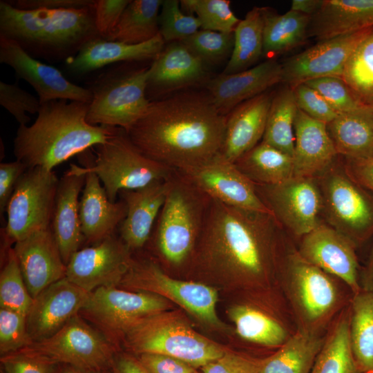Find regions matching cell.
<instances>
[{"mask_svg": "<svg viewBox=\"0 0 373 373\" xmlns=\"http://www.w3.org/2000/svg\"><path fill=\"white\" fill-rule=\"evenodd\" d=\"M226 119L209 93L182 92L151 101L126 133L148 157L185 171L221 155Z\"/></svg>", "mask_w": 373, "mask_h": 373, "instance_id": "1", "label": "cell"}, {"mask_svg": "<svg viewBox=\"0 0 373 373\" xmlns=\"http://www.w3.org/2000/svg\"><path fill=\"white\" fill-rule=\"evenodd\" d=\"M279 226L273 215L212 198L193 257L207 271L242 283H263L279 269Z\"/></svg>", "mask_w": 373, "mask_h": 373, "instance_id": "2", "label": "cell"}, {"mask_svg": "<svg viewBox=\"0 0 373 373\" xmlns=\"http://www.w3.org/2000/svg\"><path fill=\"white\" fill-rule=\"evenodd\" d=\"M88 105L66 99L41 104L34 123L17 128L13 140L16 160L27 169L53 171L75 155L104 143L117 127L88 123Z\"/></svg>", "mask_w": 373, "mask_h": 373, "instance_id": "3", "label": "cell"}, {"mask_svg": "<svg viewBox=\"0 0 373 373\" xmlns=\"http://www.w3.org/2000/svg\"><path fill=\"white\" fill-rule=\"evenodd\" d=\"M95 6L21 10L1 0L0 36L16 41L37 59L66 61L86 42L101 37L95 25Z\"/></svg>", "mask_w": 373, "mask_h": 373, "instance_id": "4", "label": "cell"}, {"mask_svg": "<svg viewBox=\"0 0 373 373\" xmlns=\"http://www.w3.org/2000/svg\"><path fill=\"white\" fill-rule=\"evenodd\" d=\"M211 199L184 173L173 171L151 236L167 265L180 267L194 256Z\"/></svg>", "mask_w": 373, "mask_h": 373, "instance_id": "5", "label": "cell"}, {"mask_svg": "<svg viewBox=\"0 0 373 373\" xmlns=\"http://www.w3.org/2000/svg\"><path fill=\"white\" fill-rule=\"evenodd\" d=\"M122 339L126 348L133 355H166L195 369L202 368L227 352L196 332L178 316L165 311L135 323Z\"/></svg>", "mask_w": 373, "mask_h": 373, "instance_id": "6", "label": "cell"}, {"mask_svg": "<svg viewBox=\"0 0 373 373\" xmlns=\"http://www.w3.org/2000/svg\"><path fill=\"white\" fill-rule=\"evenodd\" d=\"M149 66L108 68L90 84L93 98L86 121L91 125L118 127L127 132L150 104L146 96Z\"/></svg>", "mask_w": 373, "mask_h": 373, "instance_id": "7", "label": "cell"}, {"mask_svg": "<svg viewBox=\"0 0 373 373\" xmlns=\"http://www.w3.org/2000/svg\"><path fill=\"white\" fill-rule=\"evenodd\" d=\"M278 271L300 329L318 332L341 305L336 278L309 263L295 250L280 260Z\"/></svg>", "mask_w": 373, "mask_h": 373, "instance_id": "8", "label": "cell"}, {"mask_svg": "<svg viewBox=\"0 0 373 373\" xmlns=\"http://www.w3.org/2000/svg\"><path fill=\"white\" fill-rule=\"evenodd\" d=\"M95 147L96 156L84 167L99 178L111 202L122 191L167 180L175 171L144 155L118 127L104 143Z\"/></svg>", "mask_w": 373, "mask_h": 373, "instance_id": "9", "label": "cell"}, {"mask_svg": "<svg viewBox=\"0 0 373 373\" xmlns=\"http://www.w3.org/2000/svg\"><path fill=\"white\" fill-rule=\"evenodd\" d=\"M322 213L329 225L356 247L373 236V192L356 182L345 165L336 162L316 178Z\"/></svg>", "mask_w": 373, "mask_h": 373, "instance_id": "10", "label": "cell"}, {"mask_svg": "<svg viewBox=\"0 0 373 373\" xmlns=\"http://www.w3.org/2000/svg\"><path fill=\"white\" fill-rule=\"evenodd\" d=\"M59 180L53 171L41 168L28 169L21 175L6 209L7 245L50 227Z\"/></svg>", "mask_w": 373, "mask_h": 373, "instance_id": "11", "label": "cell"}, {"mask_svg": "<svg viewBox=\"0 0 373 373\" xmlns=\"http://www.w3.org/2000/svg\"><path fill=\"white\" fill-rule=\"evenodd\" d=\"M168 308V300L153 293L101 287L90 292L79 315L115 346L135 323Z\"/></svg>", "mask_w": 373, "mask_h": 373, "instance_id": "12", "label": "cell"}, {"mask_svg": "<svg viewBox=\"0 0 373 373\" xmlns=\"http://www.w3.org/2000/svg\"><path fill=\"white\" fill-rule=\"evenodd\" d=\"M119 285L160 295L178 304L204 323L222 326L216 313L218 296L215 289L202 283L173 278L153 260H136L132 258Z\"/></svg>", "mask_w": 373, "mask_h": 373, "instance_id": "13", "label": "cell"}, {"mask_svg": "<svg viewBox=\"0 0 373 373\" xmlns=\"http://www.w3.org/2000/svg\"><path fill=\"white\" fill-rule=\"evenodd\" d=\"M29 347L57 363L95 370H111L117 354L116 347L79 314Z\"/></svg>", "mask_w": 373, "mask_h": 373, "instance_id": "14", "label": "cell"}, {"mask_svg": "<svg viewBox=\"0 0 373 373\" xmlns=\"http://www.w3.org/2000/svg\"><path fill=\"white\" fill-rule=\"evenodd\" d=\"M255 186L280 225L294 236L303 237L321 222L322 195L316 178L293 176L276 184Z\"/></svg>", "mask_w": 373, "mask_h": 373, "instance_id": "15", "label": "cell"}, {"mask_svg": "<svg viewBox=\"0 0 373 373\" xmlns=\"http://www.w3.org/2000/svg\"><path fill=\"white\" fill-rule=\"evenodd\" d=\"M131 260V251L114 234L74 253L66 278L89 293L101 287H117Z\"/></svg>", "mask_w": 373, "mask_h": 373, "instance_id": "16", "label": "cell"}, {"mask_svg": "<svg viewBox=\"0 0 373 373\" xmlns=\"http://www.w3.org/2000/svg\"><path fill=\"white\" fill-rule=\"evenodd\" d=\"M356 245L328 224L320 222L302 237L298 252L309 263L341 280L352 294L360 286Z\"/></svg>", "mask_w": 373, "mask_h": 373, "instance_id": "17", "label": "cell"}, {"mask_svg": "<svg viewBox=\"0 0 373 373\" xmlns=\"http://www.w3.org/2000/svg\"><path fill=\"white\" fill-rule=\"evenodd\" d=\"M319 41L282 64V82L291 88L324 77L342 78L345 64L358 42L372 29Z\"/></svg>", "mask_w": 373, "mask_h": 373, "instance_id": "18", "label": "cell"}, {"mask_svg": "<svg viewBox=\"0 0 373 373\" xmlns=\"http://www.w3.org/2000/svg\"><path fill=\"white\" fill-rule=\"evenodd\" d=\"M0 62L10 66L19 79L33 87L41 104L56 99L87 104L92 100L88 88L70 82L57 68L32 57L16 41L3 36H0Z\"/></svg>", "mask_w": 373, "mask_h": 373, "instance_id": "19", "label": "cell"}, {"mask_svg": "<svg viewBox=\"0 0 373 373\" xmlns=\"http://www.w3.org/2000/svg\"><path fill=\"white\" fill-rule=\"evenodd\" d=\"M181 172L213 199L233 207L274 216L259 196L254 183L222 155Z\"/></svg>", "mask_w": 373, "mask_h": 373, "instance_id": "20", "label": "cell"}, {"mask_svg": "<svg viewBox=\"0 0 373 373\" xmlns=\"http://www.w3.org/2000/svg\"><path fill=\"white\" fill-rule=\"evenodd\" d=\"M90 294L66 277L43 290L34 298L26 316L28 331L33 343L51 336L79 314Z\"/></svg>", "mask_w": 373, "mask_h": 373, "instance_id": "21", "label": "cell"}, {"mask_svg": "<svg viewBox=\"0 0 373 373\" xmlns=\"http://www.w3.org/2000/svg\"><path fill=\"white\" fill-rule=\"evenodd\" d=\"M12 249L33 299L48 286L66 277V265L50 227L15 242Z\"/></svg>", "mask_w": 373, "mask_h": 373, "instance_id": "22", "label": "cell"}, {"mask_svg": "<svg viewBox=\"0 0 373 373\" xmlns=\"http://www.w3.org/2000/svg\"><path fill=\"white\" fill-rule=\"evenodd\" d=\"M282 82V64L269 59L250 68L221 74L207 83L209 95L219 111L227 115L242 102Z\"/></svg>", "mask_w": 373, "mask_h": 373, "instance_id": "23", "label": "cell"}, {"mask_svg": "<svg viewBox=\"0 0 373 373\" xmlns=\"http://www.w3.org/2000/svg\"><path fill=\"white\" fill-rule=\"evenodd\" d=\"M85 178L80 166L71 164L59 179L57 189L50 229L66 265L84 242L79 220V197Z\"/></svg>", "mask_w": 373, "mask_h": 373, "instance_id": "24", "label": "cell"}, {"mask_svg": "<svg viewBox=\"0 0 373 373\" xmlns=\"http://www.w3.org/2000/svg\"><path fill=\"white\" fill-rule=\"evenodd\" d=\"M169 178L119 193L127 207L126 218L119 226L120 238L131 251L142 249L149 240L166 199Z\"/></svg>", "mask_w": 373, "mask_h": 373, "instance_id": "25", "label": "cell"}, {"mask_svg": "<svg viewBox=\"0 0 373 373\" xmlns=\"http://www.w3.org/2000/svg\"><path fill=\"white\" fill-rule=\"evenodd\" d=\"M294 176L316 178L338 155L327 124L297 110L294 121Z\"/></svg>", "mask_w": 373, "mask_h": 373, "instance_id": "26", "label": "cell"}, {"mask_svg": "<svg viewBox=\"0 0 373 373\" xmlns=\"http://www.w3.org/2000/svg\"><path fill=\"white\" fill-rule=\"evenodd\" d=\"M86 174L82 195L79 200V220L84 241L97 244L114 235L127 213L125 202L109 200L100 180L84 166Z\"/></svg>", "mask_w": 373, "mask_h": 373, "instance_id": "27", "label": "cell"}, {"mask_svg": "<svg viewBox=\"0 0 373 373\" xmlns=\"http://www.w3.org/2000/svg\"><path fill=\"white\" fill-rule=\"evenodd\" d=\"M273 94L265 92L247 100L227 115L221 155L234 163L262 139Z\"/></svg>", "mask_w": 373, "mask_h": 373, "instance_id": "28", "label": "cell"}, {"mask_svg": "<svg viewBox=\"0 0 373 373\" xmlns=\"http://www.w3.org/2000/svg\"><path fill=\"white\" fill-rule=\"evenodd\" d=\"M164 43L160 33L139 44L98 37L86 42L75 56L66 61V64L70 72L82 75L112 64L154 60L164 48Z\"/></svg>", "mask_w": 373, "mask_h": 373, "instance_id": "29", "label": "cell"}, {"mask_svg": "<svg viewBox=\"0 0 373 373\" xmlns=\"http://www.w3.org/2000/svg\"><path fill=\"white\" fill-rule=\"evenodd\" d=\"M204 62L182 41L164 48L149 66L147 94H161L181 89L202 80Z\"/></svg>", "mask_w": 373, "mask_h": 373, "instance_id": "30", "label": "cell"}, {"mask_svg": "<svg viewBox=\"0 0 373 373\" xmlns=\"http://www.w3.org/2000/svg\"><path fill=\"white\" fill-rule=\"evenodd\" d=\"M373 28V0H323L308 37L318 41Z\"/></svg>", "mask_w": 373, "mask_h": 373, "instance_id": "31", "label": "cell"}, {"mask_svg": "<svg viewBox=\"0 0 373 373\" xmlns=\"http://www.w3.org/2000/svg\"><path fill=\"white\" fill-rule=\"evenodd\" d=\"M327 131L338 155L347 160L373 157V113L363 106L338 114L327 124Z\"/></svg>", "mask_w": 373, "mask_h": 373, "instance_id": "32", "label": "cell"}, {"mask_svg": "<svg viewBox=\"0 0 373 373\" xmlns=\"http://www.w3.org/2000/svg\"><path fill=\"white\" fill-rule=\"evenodd\" d=\"M325 338L300 329L272 355L260 361L259 373H310Z\"/></svg>", "mask_w": 373, "mask_h": 373, "instance_id": "33", "label": "cell"}, {"mask_svg": "<svg viewBox=\"0 0 373 373\" xmlns=\"http://www.w3.org/2000/svg\"><path fill=\"white\" fill-rule=\"evenodd\" d=\"M311 17L289 10L279 15L265 8L263 55L269 59L303 44L308 37Z\"/></svg>", "mask_w": 373, "mask_h": 373, "instance_id": "34", "label": "cell"}, {"mask_svg": "<svg viewBox=\"0 0 373 373\" xmlns=\"http://www.w3.org/2000/svg\"><path fill=\"white\" fill-rule=\"evenodd\" d=\"M234 164L255 184H276L294 176L293 158L262 141Z\"/></svg>", "mask_w": 373, "mask_h": 373, "instance_id": "35", "label": "cell"}, {"mask_svg": "<svg viewBox=\"0 0 373 373\" xmlns=\"http://www.w3.org/2000/svg\"><path fill=\"white\" fill-rule=\"evenodd\" d=\"M350 341L362 373H373V293L361 290L350 304Z\"/></svg>", "mask_w": 373, "mask_h": 373, "instance_id": "36", "label": "cell"}, {"mask_svg": "<svg viewBox=\"0 0 373 373\" xmlns=\"http://www.w3.org/2000/svg\"><path fill=\"white\" fill-rule=\"evenodd\" d=\"M265 11V8L254 7L240 20L233 32V50L222 73L250 68L263 55Z\"/></svg>", "mask_w": 373, "mask_h": 373, "instance_id": "37", "label": "cell"}, {"mask_svg": "<svg viewBox=\"0 0 373 373\" xmlns=\"http://www.w3.org/2000/svg\"><path fill=\"white\" fill-rule=\"evenodd\" d=\"M161 0H133L124 9L107 40L128 44L146 42L160 33Z\"/></svg>", "mask_w": 373, "mask_h": 373, "instance_id": "38", "label": "cell"}, {"mask_svg": "<svg viewBox=\"0 0 373 373\" xmlns=\"http://www.w3.org/2000/svg\"><path fill=\"white\" fill-rule=\"evenodd\" d=\"M297 110L294 90L291 87L287 86L273 95L262 140L292 158Z\"/></svg>", "mask_w": 373, "mask_h": 373, "instance_id": "39", "label": "cell"}, {"mask_svg": "<svg viewBox=\"0 0 373 373\" xmlns=\"http://www.w3.org/2000/svg\"><path fill=\"white\" fill-rule=\"evenodd\" d=\"M350 307L325 337L310 373H362L350 341Z\"/></svg>", "mask_w": 373, "mask_h": 373, "instance_id": "40", "label": "cell"}, {"mask_svg": "<svg viewBox=\"0 0 373 373\" xmlns=\"http://www.w3.org/2000/svg\"><path fill=\"white\" fill-rule=\"evenodd\" d=\"M229 316L238 335L251 343L280 347L289 337L287 329L278 321L254 307L233 306Z\"/></svg>", "mask_w": 373, "mask_h": 373, "instance_id": "41", "label": "cell"}, {"mask_svg": "<svg viewBox=\"0 0 373 373\" xmlns=\"http://www.w3.org/2000/svg\"><path fill=\"white\" fill-rule=\"evenodd\" d=\"M342 79L362 106L373 107V28L352 52Z\"/></svg>", "mask_w": 373, "mask_h": 373, "instance_id": "42", "label": "cell"}, {"mask_svg": "<svg viewBox=\"0 0 373 373\" xmlns=\"http://www.w3.org/2000/svg\"><path fill=\"white\" fill-rule=\"evenodd\" d=\"M33 298L23 278L12 247H8L0 273V308L27 316Z\"/></svg>", "mask_w": 373, "mask_h": 373, "instance_id": "43", "label": "cell"}, {"mask_svg": "<svg viewBox=\"0 0 373 373\" xmlns=\"http://www.w3.org/2000/svg\"><path fill=\"white\" fill-rule=\"evenodd\" d=\"M228 0H182L180 6L189 15L195 13L201 28L233 33L240 19L232 11Z\"/></svg>", "mask_w": 373, "mask_h": 373, "instance_id": "44", "label": "cell"}, {"mask_svg": "<svg viewBox=\"0 0 373 373\" xmlns=\"http://www.w3.org/2000/svg\"><path fill=\"white\" fill-rule=\"evenodd\" d=\"M160 34L164 41H182L201 28L198 19L186 14L178 0H164L159 15Z\"/></svg>", "mask_w": 373, "mask_h": 373, "instance_id": "45", "label": "cell"}, {"mask_svg": "<svg viewBox=\"0 0 373 373\" xmlns=\"http://www.w3.org/2000/svg\"><path fill=\"white\" fill-rule=\"evenodd\" d=\"M233 33L199 30L182 42L204 63H218L231 55Z\"/></svg>", "mask_w": 373, "mask_h": 373, "instance_id": "46", "label": "cell"}, {"mask_svg": "<svg viewBox=\"0 0 373 373\" xmlns=\"http://www.w3.org/2000/svg\"><path fill=\"white\" fill-rule=\"evenodd\" d=\"M32 343L26 316L11 309L0 308V355L17 352Z\"/></svg>", "mask_w": 373, "mask_h": 373, "instance_id": "47", "label": "cell"}, {"mask_svg": "<svg viewBox=\"0 0 373 373\" xmlns=\"http://www.w3.org/2000/svg\"><path fill=\"white\" fill-rule=\"evenodd\" d=\"M316 90L338 114L356 110L362 106L341 77H324L305 82Z\"/></svg>", "mask_w": 373, "mask_h": 373, "instance_id": "48", "label": "cell"}, {"mask_svg": "<svg viewBox=\"0 0 373 373\" xmlns=\"http://www.w3.org/2000/svg\"><path fill=\"white\" fill-rule=\"evenodd\" d=\"M2 373H54L57 365L30 347L1 356Z\"/></svg>", "mask_w": 373, "mask_h": 373, "instance_id": "49", "label": "cell"}, {"mask_svg": "<svg viewBox=\"0 0 373 373\" xmlns=\"http://www.w3.org/2000/svg\"><path fill=\"white\" fill-rule=\"evenodd\" d=\"M0 104L17 121L19 125H27L30 118L27 113H38L41 103L39 97L29 93L16 84L0 82Z\"/></svg>", "mask_w": 373, "mask_h": 373, "instance_id": "50", "label": "cell"}, {"mask_svg": "<svg viewBox=\"0 0 373 373\" xmlns=\"http://www.w3.org/2000/svg\"><path fill=\"white\" fill-rule=\"evenodd\" d=\"M298 109L314 119L326 124L338 115V113L314 88L305 83L292 88Z\"/></svg>", "mask_w": 373, "mask_h": 373, "instance_id": "51", "label": "cell"}, {"mask_svg": "<svg viewBox=\"0 0 373 373\" xmlns=\"http://www.w3.org/2000/svg\"><path fill=\"white\" fill-rule=\"evenodd\" d=\"M260 361L227 351L220 358L202 367V373H259Z\"/></svg>", "mask_w": 373, "mask_h": 373, "instance_id": "52", "label": "cell"}, {"mask_svg": "<svg viewBox=\"0 0 373 373\" xmlns=\"http://www.w3.org/2000/svg\"><path fill=\"white\" fill-rule=\"evenodd\" d=\"M129 0H97L95 6V25L103 38L116 27Z\"/></svg>", "mask_w": 373, "mask_h": 373, "instance_id": "53", "label": "cell"}, {"mask_svg": "<svg viewBox=\"0 0 373 373\" xmlns=\"http://www.w3.org/2000/svg\"><path fill=\"white\" fill-rule=\"evenodd\" d=\"M136 356L149 373L197 372L193 367L169 356L159 354H142Z\"/></svg>", "mask_w": 373, "mask_h": 373, "instance_id": "54", "label": "cell"}, {"mask_svg": "<svg viewBox=\"0 0 373 373\" xmlns=\"http://www.w3.org/2000/svg\"><path fill=\"white\" fill-rule=\"evenodd\" d=\"M27 170L20 161L1 162L0 164V213L6 212L7 204L15 186L21 175Z\"/></svg>", "mask_w": 373, "mask_h": 373, "instance_id": "55", "label": "cell"}, {"mask_svg": "<svg viewBox=\"0 0 373 373\" xmlns=\"http://www.w3.org/2000/svg\"><path fill=\"white\" fill-rule=\"evenodd\" d=\"M13 7L21 10L81 9L95 6L93 0H17L8 1Z\"/></svg>", "mask_w": 373, "mask_h": 373, "instance_id": "56", "label": "cell"}, {"mask_svg": "<svg viewBox=\"0 0 373 373\" xmlns=\"http://www.w3.org/2000/svg\"><path fill=\"white\" fill-rule=\"evenodd\" d=\"M345 166L361 185L373 192V157L363 160H347Z\"/></svg>", "mask_w": 373, "mask_h": 373, "instance_id": "57", "label": "cell"}, {"mask_svg": "<svg viewBox=\"0 0 373 373\" xmlns=\"http://www.w3.org/2000/svg\"><path fill=\"white\" fill-rule=\"evenodd\" d=\"M111 373H149L137 357L131 353L116 354Z\"/></svg>", "mask_w": 373, "mask_h": 373, "instance_id": "58", "label": "cell"}, {"mask_svg": "<svg viewBox=\"0 0 373 373\" xmlns=\"http://www.w3.org/2000/svg\"><path fill=\"white\" fill-rule=\"evenodd\" d=\"M359 282L361 290L373 293V245L365 266L361 268Z\"/></svg>", "mask_w": 373, "mask_h": 373, "instance_id": "59", "label": "cell"}, {"mask_svg": "<svg viewBox=\"0 0 373 373\" xmlns=\"http://www.w3.org/2000/svg\"><path fill=\"white\" fill-rule=\"evenodd\" d=\"M323 0H293L291 9L308 16H313L319 10Z\"/></svg>", "mask_w": 373, "mask_h": 373, "instance_id": "60", "label": "cell"}, {"mask_svg": "<svg viewBox=\"0 0 373 373\" xmlns=\"http://www.w3.org/2000/svg\"><path fill=\"white\" fill-rule=\"evenodd\" d=\"M54 373H111V370H95L59 363Z\"/></svg>", "mask_w": 373, "mask_h": 373, "instance_id": "61", "label": "cell"}, {"mask_svg": "<svg viewBox=\"0 0 373 373\" xmlns=\"http://www.w3.org/2000/svg\"><path fill=\"white\" fill-rule=\"evenodd\" d=\"M372 113H373V107L372 108Z\"/></svg>", "mask_w": 373, "mask_h": 373, "instance_id": "62", "label": "cell"}, {"mask_svg": "<svg viewBox=\"0 0 373 373\" xmlns=\"http://www.w3.org/2000/svg\"><path fill=\"white\" fill-rule=\"evenodd\" d=\"M0 373H2V372H0Z\"/></svg>", "mask_w": 373, "mask_h": 373, "instance_id": "63", "label": "cell"}, {"mask_svg": "<svg viewBox=\"0 0 373 373\" xmlns=\"http://www.w3.org/2000/svg\"><path fill=\"white\" fill-rule=\"evenodd\" d=\"M196 373H198V372Z\"/></svg>", "mask_w": 373, "mask_h": 373, "instance_id": "64", "label": "cell"}]
</instances>
